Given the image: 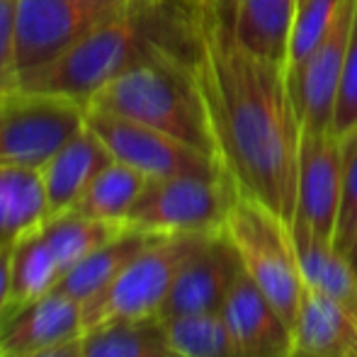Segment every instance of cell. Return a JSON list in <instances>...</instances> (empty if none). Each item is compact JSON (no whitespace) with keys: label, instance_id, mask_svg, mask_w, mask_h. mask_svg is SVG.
<instances>
[{"label":"cell","instance_id":"1","mask_svg":"<svg viewBox=\"0 0 357 357\" xmlns=\"http://www.w3.org/2000/svg\"><path fill=\"white\" fill-rule=\"evenodd\" d=\"M180 32L221 173L238 195L291 224L299 195L301 119L287 66L241 42L226 0H185Z\"/></svg>","mask_w":357,"mask_h":357},{"label":"cell","instance_id":"2","mask_svg":"<svg viewBox=\"0 0 357 357\" xmlns=\"http://www.w3.org/2000/svg\"><path fill=\"white\" fill-rule=\"evenodd\" d=\"M88 109L146 124L214 158L207 112L183 52V32L175 42L151 39L149 47L95 95Z\"/></svg>","mask_w":357,"mask_h":357},{"label":"cell","instance_id":"3","mask_svg":"<svg viewBox=\"0 0 357 357\" xmlns=\"http://www.w3.org/2000/svg\"><path fill=\"white\" fill-rule=\"evenodd\" d=\"M149 8L146 0H134L127 13L88 32L52 66L22 80L20 88L59 95L88 109L95 95L112 83L153 39L144 32Z\"/></svg>","mask_w":357,"mask_h":357},{"label":"cell","instance_id":"4","mask_svg":"<svg viewBox=\"0 0 357 357\" xmlns=\"http://www.w3.org/2000/svg\"><path fill=\"white\" fill-rule=\"evenodd\" d=\"M224 231L238 253L243 273L258 284L294 331L304 278L289 224L260 202L236 192Z\"/></svg>","mask_w":357,"mask_h":357},{"label":"cell","instance_id":"5","mask_svg":"<svg viewBox=\"0 0 357 357\" xmlns=\"http://www.w3.org/2000/svg\"><path fill=\"white\" fill-rule=\"evenodd\" d=\"M209 234H155L112 284L83 304V333L114 321L160 319L178 273Z\"/></svg>","mask_w":357,"mask_h":357},{"label":"cell","instance_id":"6","mask_svg":"<svg viewBox=\"0 0 357 357\" xmlns=\"http://www.w3.org/2000/svg\"><path fill=\"white\" fill-rule=\"evenodd\" d=\"M234 197L224 173L149 180L124 224L149 234H209L224 229Z\"/></svg>","mask_w":357,"mask_h":357},{"label":"cell","instance_id":"7","mask_svg":"<svg viewBox=\"0 0 357 357\" xmlns=\"http://www.w3.org/2000/svg\"><path fill=\"white\" fill-rule=\"evenodd\" d=\"M85 127V107L59 95L15 88L0 93V165L42 168Z\"/></svg>","mask_w":357,"mask_h":357},{"label":"cell","instance_id":"8","mask_svg":"<svg viewBox=\"0 0 357 357\" xmlns=\"http://www.w3.org/2000/svg\"><path fill=\"white\" fill-rule=\"evenodd\" d=\"M129 8L90 0H20L17 3V73L20 83L52 66L88 32Z\"/></svg>","mask_w":357,"mask_h":357},{"label":"cell","instance_id":"9","mask_svg":"<svg viewBox=\"0 0 357 357\" xmlns=\"http://www.w3.org/2000/svg\"><path fill=\"white\" fill-rule=\"evenodd\" d=\"M85 124L107 146L114 160L139 170L149 180L221 173L219 163L212 155L146 124L100 112V109H85Z\"/></svg>","mask_w":357,"mask_h":357},{"label":"cell","instance_id":"10","mask_svg":"<svg viewBox=\"0 0 357 357\" xmlns=\"http://www.w3.org/2000/svg\"><path fill=\"white\" fill-rule=\"evenodd\" d=\"M355 17L357 0H340L333 22L321 42L299 66L287 71L296 114L301 119V132H333L335 95Z\"/></svg>","mask_w":357,"mask_h":357},{"label":"cell","instance_id":"11","mask_svg":"<svg viewBox=\"0 0 357 357\" xmlns=\"http://www.w3.org/2000/svg\"><path fill=\"white\" fill-rule=\"evenodd\" d=\"M343 199V139L335 132H301L296 214L316 236L335 238Z\"/></svg>","mask_w":357,"mask_h":357},{"label":"cell","instance_id":"12","mask_svg":"<svg viewBox=\"0 0 357 357\" xmlns=\"http://www.w3.org/2000/svg\"><path fill=\"white\" fill-rule=\"evenodd\" d=\"M241 275L243 265L226 231H212L178 273L160 319L221 311L231 287Z\"/></svg>","mask_w":357,"mask_h":357},{"label":"cell","instance_id":"13","mask_svg":"<svg viewBox=\"0 0 357 357\" xmlns=\"http://www.w3.org/2000/svg\"><path fill=\"white\" fill-rule=\"evenodd\" d=\"M221 316L243 357H289L296 350L291 326L245 273L231 287Z\"/></svg>","mask_w":357,"mask_h":357},{"label":"cell","instance_id":"14","mask_svg":"<svg viewBox=\"0 0 357 357\" xmlns=\"http://www.w3.org/2000/svg\"><path fill=\"white\" fill-rule=\"evenodd\" d=\"M83 335V304L54 289L0 321V353L17 355L52 348Z\"/></svg>","mask_w":357,"mask_h":357},{"label":"cell","instance_id":"15","mask_svg":"<svg viewBox=\"0 0 357 357\" xmlns=\"http://www.w3.org/2000/svg\"><path fill=\"white\" fill-rule=\"evenodd\" d=\"M112 153L100 137L85 124L73 139H68L47 163L42 165V180L47 190L49 216L66 214L88 190L95 175L112 163Z\"/></svg>","mask_w":357,"mask_h":357},{"label":"cell","instance_id":"16","mask_svg":"<svg viewBox=\"0 0 357 357\" xmlns=\"http://www.w3.org/2000/svg\"><path fill=\"white\" fill-rule=\"evenodd\" d=\"M294 343L314 357H357V316L304 282Z\"/></svg>","mask_w":357,"mask_h":357},{"label":"cell","instance_id":"17","mask_svg":"<svg viewBox=\"0 0 357 357\" xmlns=\"http://www.w3.org/2000/svg\"><path fill=\"white\" fill-rule=\"evenodd\" d=\"M289 229L304 282L357 316V273L343 250L316 236L301 219L291 221Z\"/></svg>","mask_w":357,"mask_h":357},{"label":"cell","instance_id":"18","mask_svg":"<svg viewBox=\"0 0 357 357\" xmlns=\"http://www.w3.org/2000/svg\"><path fill=\"white\" fill-rule=\"evenodd\" d=\"M236 34L255 54L287 66L299 0H226Z\"/></svg>","mask_w":357,"mask_h":357},{"label":"cell","instance_id":"19","mask_svg":"<svg viewBox=\"0 0 357 357\" xmlns=\"http://www.w3.org/2000/svg\"><path fill=\"white\" fill-rule=\"evenodd\" d=\"M153 236L155 234L127 226L122 234L109 238L107 243H102L88 258L80 260L75 268L68 270L56 289L71 296V299L80 301V304H85L95 294H100L105 287L112 284L122 275V270L149 245V241Z\"/></svg>","mask_w":357,"mask_h":357},{"label":"cell","instance_id":"20","mask_svg":"<svg viewBox=\"0 0 357 357\" xmlns=\"http://www.w3.org/2000/svg\"><path fill=\"white\" fill-rule=\"evenodd\" d=\"M49 219L42 170L0 165V243H17Z\"/></svg>","mask_w":357,"mask_h":357},{"label":"cell","instance_id":"21","mask_svg":"<svg viewBox=\"0 0 357 357\" xmlns=\"http://www.w3.org/2000/svg\"><path fill=\"white\" fill-rule=\"evenodd\" d=\"M61 282V270L42 234V226L15 243L10 265V296L5 316L52 294ZM3 316V319H5Z\"/></svg>","mask_w":357,"mask_h":357},{"label":"cell","instance_id":"22","mask_svg":"<svg viewBox=\"0 0 357 357\" xmlns=\"http://www.w3.org/2000/svg\"><path fill=\"white\" fill-rule=\"evenodd\" d=\"M85 357H178L158 316L114 321L83 333Z\"/></svg>","mask_w":357,"mask_h":357},{"label":"cell","instance_id":"23","mask_svg":"<svg viewBox=\"0 0 357 357\" xmlns=\"http://www.w3.org/2000/svg\"><path fill=\"white\" fill-rule=\"evenodd\" d=\"M146 183H149V178L144 173L119 163V160H112L95 175V180L80 195L71 212L90 216V219L124 224L134 202L144 192Z\"/></svg>","mask_w":357,"mask_h":357},{"label":"cell","instance_id":"24","mask_svg":"<svg viewBox=\"0 0 357 357\" xmlns=\"http://www.w3.org/2000/svg\"><path fill=\"white\" fill-rule=\"evenodd\" d=\"M127 229L124 224H112V221L90 219V216L66 212L59 216H49L42 224V234L52 248L54 258L61 270V278L71 268L88 258L93 250H98L102 243L114 238L117 234Z\"/></svg>","mask_w":357,"mask_h":357},{"label":"cell","instance_id":"25","mask_svg":"<svg viewBox=\"0 0 357 357\" xmlns=\"http://www.w3.org/2000/svg\"><path fill=\"white\" fill-rule=\"evenodd\" d=\"M178 357H243L221 311L160 319Z\"/></svg>","mask_w":357,"mask_h":357},{"label":"cell","instance_id":"26","mask_svg":"<svg viewBox=\"0 0 357 357\" xmlns=\"http://www.w3.org/2000/svg\"><path fill=\"white\" fill-rule=\"evenodd\" d=\"M340 0H299L289 34V52H287V71L299 66L311 49L321 42L326 29L331 27Z\"/></svg>","mask_w":357,"mask_h":357},{"label":"cell","instance_id":"27","mask_svg":"<svg viewBox=\"0 0 357 357\" xmlns=\"http://www.w3.org/2000/svg\"><path fill=\"white\" fill-rule=\"evenodd\" d=\"M357 127V17L353 24L348 42V54H345L343 73H340L338 95H335L333 109V132L338 137H345Z\"/></svg>","mask_w":357,"mask_h":357},{"label":"cell","instance_id":"28","mask_svg":"<svg viewBox=\"0 0 357 357\" xmlns=\"http://www.w3.org/2000/svg\"><path fill=\"white\" fill-rule=\"evenodd\" d=\"M343 139V199H340L338 226H335V248H343L350 229L357 219V127Z\"/></svg>","mask_w":357,"mask_h":357},{"label":"cell","instance_id":"29","mask_svg":"<svg viewBox=\"0 0 357 357\" xmlns=\"http://www.w3.org/2000/svg\"><path fill=\"white\" fill-rule=\"evenodd\" d=\"M17 3L20 0H0V93L20 88Z\"/></svg>","mask_w":357,"mask_h":357},{"label":"cell","instance_id":"30","mask_svg":"<svg viewBox=\"0 0 357 357\" xmlns=\"http://www.w3.org/2000/svg\"><path fill=\"white\" fill-rule=\"evenodd\" d=\"M83 338V335H80ZM73 338L66 340L61 345H52V348H42V350H29V353H17V355H3L0 357H85L83 355V340Z\"/></svg>","mask_w":357,"mask_h":357},{"label":"cell","instance_id":"31","mask_svg":"<svg viewBox=\"0 0 357 357\" xmlns=\"http://www.w3.org/2000/svg\"><path fill=\"white\" fill-rule=\"evenodd\" d=\"M13 248H15V243H0V321H3V316H5V309H8Z\"/></svg>","mask_w":357,"mask_h":357},{"label":"cell","instance_id":"32","mask_svg":"<svg viewBox=\"0 0 357 357\" xmlns=\"http://www.w3.org/2000/svg\"><path fill=\"white\" fill-rule=\"evenodd\" d=\"M345 253V258H348V263L355 268V273H357V219H355V224H353V229H350V234H348V238H345V243H343V248H340Z\"/></svg>","mask_w":357,"mask_h":357},{"label":"cell","instance_id":"33","mask_svg":"<svg viewBox=\"0 0 357 357\" xmlns=\"http://www.w3.org/2000/svg\"><path fill=\"white\" fill-rule=\"evenodd\" d=\"M90 3L112 5V8H132V5H134V0H90Z\"/></svg>","mask_w":357,"mask_h":357},{"label":"cell","instance_id":"34","mask_svg":"<svg viewBox=\"0 0 357 357\" xmlns=\"http://www.w3.org/2000/svg\"><path fill=\"white\" fill-rule=\"evenodd\" d=\"M146 3H151V5H165V3H170V0H146ZM178 3H183V0H178Z\"/></svg>","mask_w":357,"mask_h":357},{"label":"cell","instance_id":"35","mask_svg":"<svg viewBox=\"0 0 357 357\" xmlns=\"http://www.w3.org/2000/svg\"><path fill=\"white\" fill-rule=\"evenodd\" d=\"M289 357H314V355H309V353H301V350H294Z\"/></svg>","mask_w":357,"mask_h":357}]
</instances>
